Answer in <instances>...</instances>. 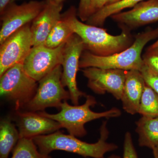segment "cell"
<instances>
[{
	"mask_svg": "<svg viewBox=\"0 0 158 158\" xmlns=\"http://www.w3.org/2000/svg\"><path fill=\"white\" fill-rule=\"evenodd\" d=\"M145 82L141 72L127 71L123 93L121 100L123 110L131 115L138 113L140 102Z\"/></svg>",
	"mask_w": 158,
	"mask_h": 158,
	"instance_id": "cell-15",
	"label": "cell"
},
{
	"mask_svg": "<svg viewBox=\"0 0 158 158\" xmlns=\"http://www.w3.org/2000/svg\"><path fill=\"white\" fill-rule=\"evenodd\" d=\"M12 151L11 158H52L40 152L31 138H20Z\"/></svg>",
	"mask_w": 158,
	"mask_h": 158,
	"instance_id": "cell-21",
	"label": "cell"
},
{
	"mask_svg": "<svg viewBox=\"0 0 158 158\" xmlns=\"http://www.w3.org/2000/svg\"><path fill=\"white\" fill-rule=\"evenodd\" d=\"M13 2L10 3L1 15L0 44L15 31L33 22L45 7L46 1H31L20 5Z\"/></svg>",
	"mask_w": 158,
	"mask_h": 158,
	"instance_id": "cell-8",
	"label": "cell"
},
{
	"mask_svg": "<svg viewBox=\"0 0 158 158\" xmlns=\"http://www.w3.org/2000/svg\"><path fill=\"white\" fill-rule=\"evenodd\" d=\"M158 46V40H157L153 44H152L150 46L151 47L154 48Z\"/></svg>",
	"mask_w": 158,
	"mask_h": 158,
	"instance_id": "cell-32",
	"label": "cell"
},
{
	"mask_svg": "<svg viewBox=\"0 0 158 158\" xmlns=\"http://www.w3.org/2000/svg\"><path fill=\"white\" fill-rule=\"evenodd\" d=\"M85 103L82 105H70L65 101L62 103L60 111L56 114H49L44 111L38 113L46 117L53 119L67 130L69 135L76 137H83L87 134L85 124L89 122L105 118H116L121 116V111L116 107L104 112L97 113L90 109L97 104L95 98L87 95Z\"/></svg>",
	"mask_w": 158,
	"mask_h": 158,
	"instance_id": "cell-4",
	"label": "cell"
},
{
	"mask_svg": "<svg viewBox=\"0 0 158 158\" xmlns=\"http://www.w3.org/2000/svg\"><path fill=\"white\" fill-rule=\"evenodd\" d=\"M30 24L15 31L1 44L0 76L12 66L23 63L32 45Z\"/></svg>",
	"mask_w": 158,
	"mask_h": 158,
	"instance_id": "cell-9",
	"label": "cell"
},
{
	"mask_svg": "<svg viewBox=\"0 0 158 158\" xmlns=\"http://www.w3.org/2000/svg\"><path fill=\"white\" fill-rule=\"evenodd\" d=\"M103 158H105L104 157ZM107 158H121L119 156L116 155H112L110 156L109 157Z\"/></svg>",
	"mask_w": 158,
	"mask_h": 158,
	"instance_id": "cell-31",
	"label": "cell"
},
{
	"mask_svg": "<svg viewBox=\"0 0 158 158\" xmlns=\"http://www.w3.org/2000/svg\"><path fill=\"white\" fill-rule=\"evenodd\" d=\"M109 135L107 121L106 120L101 126L100 138L96 143H87L75 136L65 135L59 131L37 136L33 139L39 151L45 154L49 155L53 151L61 150L77 154L86 158H103L107 153L118 148L116 144L107 142Z\"/></svg>",
	"mask_w": 158,
	"mask_h": 158,
	"instance_id": "cell-2",
	"label": "cell"
},
{
	"mask_svg": "<svg viewBox=\"0 0 158 158\" xmlns=\"http://www.w3.org/2000/svg\"><path fill=\"white\" fill-rule=\"evenodd\" d=\"M140 72L145 82L158 94V73L144 64Z\"/></svg>",
	"mask_w": 158,
	"mask_h": 158,
	"instance_id": "cell-23",
	"label": "cell"
},
{
	"mask_svg": "<svg viewBox=\"0 0 158 158\" xmlns=\"http://www.w3.org/2000/svg\"><path fill=\"white\" fill-rule=\"evenodd\" d=\"M153 154L154 158H158V148H154L152 149Z\"/></svg>",
	"mask_w": 158,
	"mask_h": 158,
	"instance_id": "cell-28",
	"label": "cell"
},
{
	"mask_svg": "<svg viewBox=\"0 0 158 158\" xmlns=\"http://www.w3.org/2000/svg\"><path fill=\"white\" fill-rule=\"evenodd\" d=\"M91 0H80L77 15L82 22L87 21L89 18V9Z\"/></svg>",
	"mask_w": 158,
	"mask_h": 158,
	"instance_id": "cell-25",
	"label": "cell"
},
{
	"mask_svg": "<svg viewBox=\"0 0 158 158\" xmlns=\"http://www.w3.org/2000/svg\"><path fill=\"white\" fill-rule=\"evenodd\" d=\"M19 139L18 130L11 118L2 119L0 122V158H9Z\"/></svg>",
	"mask_w": 158,
	"mask_h": 158,
	"instance_id": "cell-17",
	"label": "cell"
},
{
	"mask_svg": "<svg viewBox=\"0 0 158 158\" xmlns=\"http://www.w3.org/2000/svg\"><path fill=\"white\" fill-rule=\"evenodd\" d=\"M144 0H121L119 2L106 5L88 18L86 23L101 27L108 18L121 12L123 9L133 8Z\"/></svg>",
	"mask_w": 158,
	"mask_h": 158,
	"instance_id": "cell-18",
	"label": "cell"
},
{
	"mask_svg": "<svg viewBox=\"0 0 158 158\" xmlns=\"http://www.w3.org/2000/svg\"><path fill=\"white\" fill-rule=\"evenodd\" d=\"M121 1V0H110L107 5L113 4V3L117 2H119V1Z\"/></svg>",
	"mask_w": 158,
	"mask_h": 158,
	"instance_id": "cell-30",
	"label": "cell"
},
{
	"mask_svg": "<svg viewBox=\"0 0 158 158\" xmlns=\"http://www.w3.org/2000/svg\"><path fill=\"white\" fill-rule=\"evenodd\" d=\"M65 44L54 48L44 45L32 47L23 62L26 73L39 82L56 66L61 65Z\"/></svg>",
	"mask_w": 158,
	"mask_h": 158,
	"instance_id": "cell-10",
	"label": "cell"
},
{
	"mask_svg": "<svg viewBox=\"0 0 158 158\" xmlns=\"http://www.w3.org/2000/svg\"><path fill=\"white\" fill-rule=\"evenodd\" d=\"M144 64L158 73V46L148 48L142 56Z\"/></svg>",
	"mask_w": 158,
	"mask_h": 158,
	"instance_id": "cell-22",
	"label": "cell"
},
{
	"mask_svg": "<svg viewBox=\"0 0 158 158\" xmlns=\"http://www.w3.org/2000/svg\"><path fill=\"white\" fill-rule=\"evenodd\" d=\"M85 46L81 39L74 34L65 43L62 51V82L64 87H67L70 94V100L74 105H77L82 97L87 96L79 90L77 82V76L79 70V63Z\"/></svg>",
	"mask_w": 158,
	"mask_h": 158,
	"instance_id": "cell-7",
	"label": "cell"
},
{
	"mask_svg": "<svg viewBox=\"0 0 158 158\" xmlns=\"http://www.w3.org/2000/svg\"><path fill=\"white\" fill-rule=\"evenodd\" d=\"M18 1V0H12V1H11V2H15V1Z\"/></svg>",
	"mask_w": 158,
	"mask_h": 158,
	"instance_id": "cell-33",
	"label": "cell"
},
{
	"mask_svg": "<svg viewBox=\"0 0 158 158\" xmlns=\"http://www.w3.org/2000/svg\"><path fill=\"white\" fill-rule=\"evenodd\" d=\"M62 66L59 65L41 79L35 95L23 110L35 112L49 107L60 110L63 102L70 99V94L62 85Z\"/></svg>",
	"mask_w": 158,
	"mask_h": 158,
	"instance_id": "cell-6",
	"label": "cell"
},
{
	"mask_svg": "<svg viewBox=\"0 0 158 158\" xmlns=\"http://www.w3.org/2000/svg\"><path fill=\"white\" fill-rule=\"evenodd\" d=\"M158 37V27L148 29L136 35L128 48L120 52L107 56H100L84 51L79 63L80 69L96 67L103 69H117L140 71L144 65L141 56L142 51L149 41Z\"/></svg>",
	"mask_w": 158,
	"mask_h": 158,
	"instance_id": "cell-3",
	"label": "cell"
},
{
	"mask_svg": "<svg viewBox=\"0 0 158 158\" xmlns=\"http://www.w3.org/2000/svg\"><path fill=\"white\" fill-rule=\"evenodd\" d=\"M37 81L26 73L23 63L16 64L0 76V94L20 110L31 101L37 92Z\"/></svg>",
	"mask_w": 158,
	"mask_h": 158,
	"instance_id": "cell-5",
	"label": "cell"
},
{
	"mask_svg": "<svg viewBox=\"0 0 158 158\" xmlns=\"http://www.w3.org/2000/svg\"><path fill=\"white\" fill-rule=\"evenodd\" d=\"M123 158H138L130 132H127L125 135Z\"/></svg>",
	"mask_w": 158,
	"mask_h": 158,
	"instance_id": "cell-24",
	"label": "cell"
},
{
	"mask_svg": "<svg viewBox=\"0 0 158 158\" xmlns=\"http://www.w3.org/2000/svg\"><path fill=\"white\" fill-rule=\"evenodd\" d=\"M48 1L56 3V4H62V3L65 0H48Z\"/></svg>",
	"mask_w": 158,
	"mask_h": 158,
	"instance_id": "cell-29",
	"label": "cell"
},
{
	"mask_svg": "<svg viewBox=\"0 0 158 158\" xmlns=\"http://www.w3.org/2000/svg\"><path fill=\"white\" fill-rule=\"evenodd\" d=\"M12 0H0V13L2 14L5 9L11 2Z\"/></svg>",
	"mask_w": 158,
	"mask_h": 158,
	"instance_id": "cell-27",
	"label": "cell"
},
{
	"mask_svg": "<svg viewBox=\"0 0 158 158\" xmlns=\"http://www.w3.org/2000/svg\"><path fill=\"white\" fill-rule=\"evenodd\" d=\"M62 7V4L46 0L45 7L33 21L31 27L33 47L44 45L51 31L61 19Z\"/></svg>",
	"mask_w": 158,
	"mask_h": 158,
	"instance_id": "cell-14",
	"label": "cell"
},
{
	"mask_svg": "<svg viewBox=\"0 0 158 158\" xmlns=\"http://www.w3.org/2000/svg\"><path fill=\"white\" fill-rule=\"evenodd\" d=\"M110 1V0H91L89 9V18L107 5Z\"/></svg>",
	"mask_w": 158,
	"mask_h": 158,
	"instance_id": "cell-26",
	"label": "cell"
},
{
	"mask_svg": "<svg viewBox=\"0 0 158 158\" xmlns=\"http://www.w3.org/2000/svg\"><path fill=\"white\" fill-rule=\"evenodd\" d=\"M20 138H33L59 131L62 127L57 121L38 112L16 110L15 116Z\"/></svg>",
	"mask_w": 158,
	"mask_h": 158,
	"instance_id": "cell-12",
	"label": "cell"
},
{
	"mask_svg": "<svg viewBox=\"0 0 158 158\" xmlns=\"http://www.w3.org/2000/svg\"><path fill=\"white\" fill-rule=\"evenodd\" d=\"M138 113L147 117L158 116V94L146 83L141 96Z\"/></svg>",
	"mask_w": 158,
	"mask_h": 158,
	"instance_id": "cell-20",
	"label": "cell"
},
{
	"mask_svg": "<svg viewBox=\"0 0 158 158\" xmlns=\"http://www.w3.org/2000/svg\"><path fill=\"white\" fill-rule=\"evenodd\" d=\"M77 16V11L73 6L62 14V18L74 33L81 39L85 51L96 56H107L126 49L134 42L130 31L122 30L119 35L114 36L102 27L84 23Z\"/></svg>",
	"mask_w": 158,
	"mask_h": 158,
	"instance_id": "cell-1",
	"label": "cell"
},
{
	"mask_svg": "<svg viewBox=\"0 0 158 158\" xmlns=\"http://www.w3.org/2000/svg\"><path fill=\"white\" fill-rule=\"evenodd\" d=\"M127 71L103 69L96 67L83 69V75L88 80V86L94 93L108 92L116 99L121 100Z\"/></svg>",
	"mask_w": 158,
	"mask_h": 158,
	"instance_id": "cell-11",
	"label": "cell"
},
{
	"mask_svg": "<svg viewBox=\"0 0 158 158\" xmlns=\"http://www.w3.org/2000/svg\"><path fill=\"white\" fill-rule=\"evenodd\" d=\"M74 34L67 23L61 17L49 34L44 45L50 48H56L65 44Z\"/></svg>",
	"mask_w": 158,
	"mask_h": 158,
	"instance_id": "cell-19",
	"label": "cell"
},
{
	"mask_svg": "<svg viewBox=\"0 0 158 158\" xmlns=\"http://www.w3.org/2000/svg\"><path fill=\"white\" fill-rule=\"evenodd\" d=\"M136 125L139 146L152 150L158 148V116H142Z\"/></svg>",
	"mask_w": 158,
	"mask_h": 158,
	"instance_id": "cell-16",
	"label": "cell"
},
{
	"mask_svg": "<svg viewBox=\"0 0 158 158\" xmlns=\"http://www.w3.org/2000/svg\"><path fill=\"white\" fill-rule=\"evenodd\" d=\"M121 30L130 31L158 21V0H147L137 4L129 11L118 12L110 17Z\"/></svg>",
	"mask_w": 158,
	"mask_h": 158,
	"instance_id": "cell-13",
	"label": "cell"
}]
</instances>
